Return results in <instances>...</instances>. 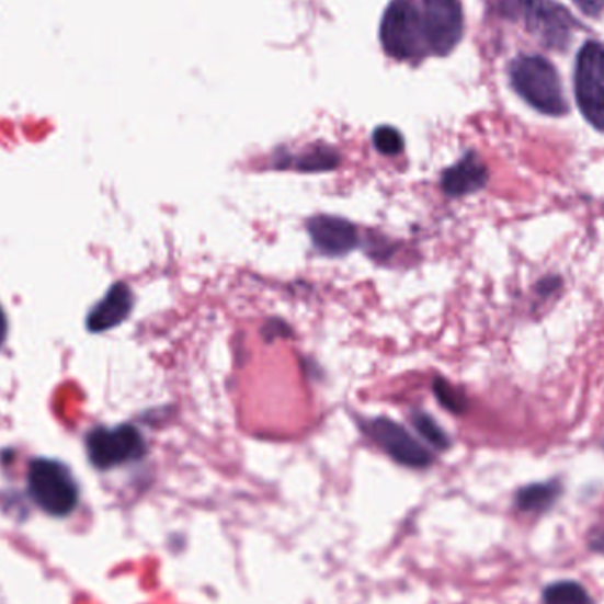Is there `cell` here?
<instances>
[{
    "label": "cell",
    "instance_id": "20",
    "mask_svg": "<svg viewBox=\"0 0 604 604\" xmlns=\"http://www.w3.org/2000/svg\"><path fill=\"white\" fill-rule=\"evenodd\" d=\"M8 331H10L8 318H5L4 309L0 306V346L4 345L5 338H8Z\"/></svg>",
    "mask_w": 604,
    "mask_h": 604
},
{
    "label": "cell",
    "instance_id": "5",
    "mask_svg": "<svg viewBox=\"0 0 604 604\" xmlns=\"http://www.w3.org/2000/svg\"><path fill=\"white\" fill-rule=\"evenodd\" d=\"M574 95L586 123L604 133V46L586 42L574 64Z\"/></svg>",
    "mask_w": 604,
    "mask_h": 604
},
{
    "label": "cell",
    "instance_id": "2",
    "mask_svg": "<svg viewBox=\"0 0 604 604\" xmlns=\"http://www.w3.org/2000/svg\"><path fill=\"white\" fill-rule=\"evenodd\" d=\"M500 10L523 20L532 36L550 50H566L578 25L569 11L554 0H500Z\"/></svg>",
    "mask_w": 604,
    "mask_h": 604
},
{
    "label": "cell",
    "instance_id": "17",
    "mask_svg": "<svg viewBox=\"0 0 604 604\" xmlns=\"http://www.w3.org/2000/svg\"><path fill=\"white\" fill-rule=\"evenodd\" d=\"M373 146L378 152L386 156L400 155L403 150L404 141L400 132L391 126H380L373 133Z\"/></svg>",
    "mask_w": 604,
    "mask_h": 604
},
{
    "label": "cell",
    "instance_id": "12",
    "mask_svg": "<svg viewBox=\"0 0 604 604\" xmlns=\"http://www.w3.org/2000/svg\"><path fill=\"white\" fill-rule=\"evenodd\" d=\"M277 167L294 169L299 172H328L340 164V155L331 147H314L292 158L277 159Z\"/></svg>",
    "mask_w": 604,
    "mask_h": 604
},
{
    "label": "cell",
    "instance_id": "11",
    "mask_svg": "<svg viewBox=\"0 0 604 604\" xmlns=\"http://www.w3.org/2000/svg\"><path fill=\"white\" fill-rule=\"evenodd\" d=\"M487 182V164L482 163L476 152H467L458 163L442 173L441 186L445 195L456 198V196L477 193Z\"/></svg>",
    "mask_w": 604,
    "mask_h": 604
},
{
    "label": "cell",
    "instance_id": "7",
    "mask_svg": "<svg viewBox=\"0 0 604 604\" xmlns=\"http://www.w3.org/2000/svg\"><path fill=\"white\" fill-rule=\"evenodd\" d=\"M424 42L435 55L455 50L464 37V10L459 0H423Z\"/></svg>",
    "mask_w": 604,
    "mask_h": 604
},
{
    "label": "cell",
    "instance_id": "1",
    "mask_svg": "<svg viewBox=\"0 0 604 604\" xmlns=\"http://www.w3.org/2000/svg\"><path fill=\"white\" fill-rule=\"evenodd\" d=\"M508 73L514 92L539 114H568L562 82L550 60L540 55H520L509 64Z\"/></svg>",
    "mask_w": 604,
    "mask_h": 604
},
{
    "label": "cell",
    "instance_id": "15",
    "mask_svg": "<svg viewBox=\"0 0 604 604\" xmlns=\"http://www.w3.org/2000/svg\"><path fill=\"white\" fill-rule=\"evenodd\" d=\"M412 424L418 430L419 435L423 436L424 441L430 442L433 447H438V449H447L449 447V436L445 435L444 430L428 413H413Z\"/></svg>",
    "mask_w": 604,
    "mask_h": 604
},
{
    "label": "cell",
    "instance_id": "9",
    "mask_svg": "<svg viewBox=\"0 0 604 604\" xmlns=\"http://www.w3.org/2000/svg\"><path fill=\"white\" fill-rule=\"evenodd\" d=\"M308 233L315 248L331 257L350 253L360 244L357 228L338 216H315L308 221Z\"/></svg>",
    "mask_w": 604,
    "mask_h": 604
},
{
    "label": "cell",
    "instance_id": "4",
    "mask_svg": "<svg viewBox=\"0 0 604 604\" xmlns=\"http://www.w3.org/2000/svg\"><path fill=\"white\" fill-rule=\"evenodd\" d=\"M380 42L396 60H413L428 50L423 20L410 0H392L381 16Z\"/></svg>",
    "mask_w": 604,
    "mask_h": 604
},
{
    "label": "cell",
    "instance_id": "13",
    "mask_svg": "<svg viewBox=\"0 0 604 604\" xmlns=\"http://www.w3.org/2000/svg\"><path fill=\"white\" fill-rule=\"evenodd\" d=\"M560 485L557 481L540 482L523 488L516 495V505L522 511H545L550 508L555 500L559 499Z\"/></svg>",
    "mask_w": 604,
    "mask_h": 604
},
{
    "label": "cell",
    "instance_id": "3",
    "mask_svg": "<svg viewBox=\"0 0 604 604\" xmlns=\"http://www.w3.org/2000/svg\"><path fill=\"white\" fill-rule=\"evenodd\" d=\"M27 485L32 500L52 516H68L77 508L80 497L77 481L71 470L57 459H32Z\"/></svg>",
    "mask_w": 604,
    "mask_h": 604
},
{
    "label": "cell",
    "instance_id": "10",
    "mask_svg": "<svg viewBox=\"0 0 604 604\" xmlns=\"http://www.w3.org/2000/svg\"><path fill=\"white\" fill-rule=\"evenodd\" d=\"M135 306V297L126 283H114L106 292V296L87 315V331L92 334L115 329L127 320Z\"/></svg>",
    "mask_w": 604,
    "mask_h": 604
},
{
    "label": "cell",
    "instance_id": "16",
    "mask_svg": "<svg viewBox=\"0 0 604 604\" xmlns=\"http://www.w3.org/2000/svg\"><path fill=\"white\" fill-rule=\"evenodd\" d=\"M433 392H435L436 400L441 401L442 407L449 412L464 413L467 410V396L455 386H451L445 378H435Z\"/></svg>",
    "mask_w": 604,
    "mask_h": 604
},
{
    "label": "cell",
    "instance_id": "6",
    "mask_svg": "<svg viewBox=\"0 0 604 604\" xmlns=\"http://www.w3.org/2000/svg\"><path fill=\"white\" fill-rule=\"evenodd\" d=\"M87 456L100 470L121 467L144 458L147 453L146 438L133 424L98 426L86 436Z\"/></svg>",
    "mask_w": 604,
    "mask_h": 604
},
{
    "label": "cell",
    "instance_id": "8",
    "mask_svg": "<svg viewBox=\"0 0 604 604\" xmlns=\"http://www.w3.org/2000/svg\"><path fill=\"white\" fill-rule=\"evenodd\" d=\"M364 432L368 433L387 455L404 467L426 468L433 464L432 453L391 419H372L364 424Z\"/></svg>",
    "mask_w": 604,
    "mask_h": 604
},
{
    "label": "cell",
    "instance_id": "14",
    "mask_svg": "<svg viewBox=\"0 0 604 604\" xmlns=\"http://www.w3.org/2000/svg\"><path fill=\"white\" fill-rule=\"evenodd\" d=\"M545 604H592L591 595L580 583L557 582L546 586L543 594Z\"/></svg>",
    "mask_w": 604,
    "mask_h": 604
},
{
    "label": "cell",
    "instance_id": "19",
    "mask_svg": "<svg viewBox=\"0 0 604 604\" xmlns=\"http://www.w3.org/2000/svg\"><path fill=\"white\" fill-rule=\"evenodd\" d=\"M560 288V280L557 276H546L545 280H540L539 283H537V294L539 296H550V294H554L555 290H559Z\"/></svg>",
    "mask_w": 604,
    "mask_h": 604
},
{
    "label": "cell",
    "instance_id": "18",
    "mask_svg": "<svg viewBox=\"0 0 604 604\" xmlns=\"http://www.w3.org/2000/svg\"><path fill=\"white\" fill-rule=\"evenodd\" d=\"M578 10L582 11L586 16L597 19L604 10V0H572Z\"/></svg>",
    "mask_w": 604,
    "mask_h": 604
}]
</instances>
